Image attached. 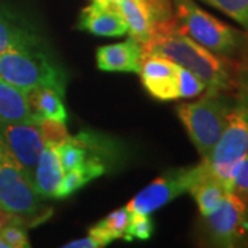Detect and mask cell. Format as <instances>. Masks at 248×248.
<instances>
[{
    "instance_id": "cell-1",
    "label": "cell",
    "mask_w": 248,
    "mask_h": 248,
    "mask_svg": "<svg viewBox=\"0 0 248 248\" xmlns=\"http://www.w3.org/2000/svg\"><path fill=\"white\" fill-rule=\"evenodd\" d=\"M159 55L190 71L207 86V89L228 91L234 87V61L211 53L184 33L175 24V18L156 27L151 40L142 46V57Z\"/></svg>"
},
{
    "instance_id": "cell-2",
    "label": "cell",
    "mask_w": 248,
    "mask_h": 248,
    "mask_svg": "<svg viewBox=\"0 0 248 248\" xmlns=\"http://www.w3.org/2000/svg\"><path fill=\"white\" fill-rule=\"evenodd\" d=\"M177 27L211 53L231 61L243 60L248 54V35L213 14L193 0H172Z\"/></svg>"
},
{
    "instance_id": "cell-3",
    "label": "cell",
    "mask_w": 248,
    "mask_h": 248,
    "mask_svg": "<svg viewBox=\"0 0 248 248\" xmlns=\"http://www.w3.org/2000/svg\"><path fill=\"white\" fill-rule=\"evenodd\" d=\"M234 99L225 91L205 89L204 94L193 102H182L177 107L178 117L186 128L199 155L205 159L223 131Z\"/></svg>"
},
{
    "instance_id": "cell-4",
    "label": "cell",
    "mask_w": 248,
    "mask_h": 248,
    "mask_svg": "<svg viewBox=\"0 0 248 248\" xmlns=\"http://www.w3.org/2000/svg\"><path fill=\"white\" fill-rule=\"evenodd\" d=\"M0 81L24 91L51 87L65 94L66 75L46 53V47L9 50L0 54Z\"/></svg>"
},
{
    "instance_id": "cell-5",
    "label": "cell",
    "mask_w": 248,
    "mask_h": 248,
    "mask_svg": "<svg viewBox=\"0 0 248 248\" xmlns=\"http://www.w3.org/2000/svg\"><path fill=\"white\" fill-rule=\"evenodd\" d=\"M248 152V102L239 98L228 116V122L217 143L205 157L215 177L232 192L234 170Z\"/></svg>"
},
{
    "instance_id": "cell-6",
    "label": "cell",
    "mask_w": 248,
    "mask_h": 248,
    "mask_svg": "<svg viewBox=\"0 0 248 248\" xmlns=\"http://www.w3.org/2000/svg\"><path fill=\"white\" fill-rule=\"evenodd\" d=\"M0 208L18 217H37L42 197L0 140Z\"/></svg>"
},
{
    "instance_id": "cell-7",
    "label": "cell",
    "mask_w": 248,
    "mask_h": 248,
    "mask_svg": "<svg viewBox=\"0 0 248 248\" xmlns=\"http://www.w3.org/2000/svg\"><path fill=\"white\" fill-rule=\"evenodd\" d=\"M207 163L203 159L200 164H196L186 169L171 170L167 174L156 178L149 185H146L138 195L131 199L127 204L130 213L151 214L170 202L182 196L195 184L205 171Z\"/></svg>"
},
{
    "instance_id": "cell-8",
    "label": "cell",
    "mask_w": 248,
    "mask_h": 248,
    "mask_svg": "<svg viewBox=\"0 0 248 248\" xmlns=\"http://www.w3.org/2000/svg\"><path fill=\"white\" fill-rule=\"evenodd\" d=\"M204 218V231L217 247H236L248 236V203L229 192L221 205Z\"/></svg>"
},
{
    "instance_id": "cell-9",
    "label": "cell",
    "mask_w": 248,
    "mask_h": 248,
    "mask_svg": "<svg viewBox=\"0 0 248 248\" xmlns=\"http://www.w3.org/2000/svg\"><path fill=\"white\" fill-rule=\"evenodd\" d=\"M0 140L33 184L36 164L45 148L39 123L0 124Z\"/></svg>"
},
{
    "instance_id": "cell-10",
    "label": "cell",
    "mask_w": 248,
    "mask_h": 248,
    "mask_svg": "<svg viewBox=\"0 0 248 248\" xmlns=\"http://www.w3.org/2000/svg\"><path fill=\"white\" fill-rule=\"evenodd\" d=\"M177 71V63L164 57H142L140 69L142 84L152 97L159 101L178 99Z\"/></svg>"
},
{
    "instance_id": "cell-11",
    "label": "cell",
    "mask_w": 248,
    "mask_h": 248,
    "mask_svg": "<svg viewBox=\"0 0 248 248\" xmlns=\"http://www.w3.org/2000/svg\"><path fill=\"white\" fill-rule=\"evenodd\" d=\"M39 47L46 45L36 28L19 13L0 3V54Z\"/></svg>"
},
{
    "instance_id": "cell-12",
    "label": "cell",
    "mask_w": 248,
    "mask_h": 248,
    "mask_svg": "<svg viewBox=\"0 0 248 248\" xmlns=\"http://www.w3.org/2000/svg\"><path fill=\"white\" fill-rule=\"evenodd\" d=\"M95 60L98 69L101 71L140 73L142 46L130 36L122 43L98 47Z\"/></svg>"
},
{
    "instance_id": "cell-13",
    "label": "cell",
    "mask_w": 248,
    "mask_h": 248,
    "mask_svg": "<svg viewBox=\"0 0 248 248\" xmlns=\"http://www.w3.org/2000/svg\"><path fill=\"white\" fill-rule=\"evenodd\" d=\"M78 28L95 36L116 37L128 33V27L116 7L93 1L80 13Z\"/></svg>"
},
{
    "instance_id": "cell-14",
    "label": "cell",
    "mask_w": 248,
    "mask_h": 248,
    "mask_svg": "<svg viewBox=\"0 0 248 248\" xmlns=\"http://www.w3.org/2000/svg\"><path fill=\"white\" fill-rule=\"evenodd\" d=\"M60 156L55 146L45 145L36 164L33 187L42 199H55L63 179Z\"/></svg>"
},
{
    "instance_id": "cell-15",
    "label": "cell",
    "mask_w": 248,
    "mask_h": 248,
    "mask_svg": "<svg viewBox=\"0 0 248 248\" xmlns=\"http://www.w3.org/2000/svg\"><path fill=\"white\" fill-rule=\"evenodd\" d=\"M39 123L28 102L27 91L0 81V124Z\"/></svg>"
},
{
    "instance_id": "cell-16",
    "label": "cell",
    "mask_w": 248,
    "mask_h": 248,
    "mask_svg": "<svg viewBox=\"0 0 248 248\" xmlns=\"http://www.w3.org/2000/svg\"><path fill=\"white\" fill-rule=\"evenodd\" d=\"M63 95L51 87H36L27 91L28 102L32 113L40 120H55L66 123L68 112L63 104Z\"/></svg>"
},
{
    "instance_id": "cell-17",
    "label": "cell",
    "mask_w": 248,
    "mask_h": 248,
    "mask_svg": "<svg viewBox=\"0 0 248 248\" xmlns=\"http://www.w3.org/2000/svg\"><path fill=\"white\" fill-rule=\"evenodd\" d=\"M189 193L195 199L200 214L203 217H207L221 205L223 199L229 193V190L214 175L207 164L203 175L192 185V187L189 189Z\"/></svg>"
},
{
    "instance_id": "cell-18",
    "label": "cell",
    "mask_w": 248,
    "mask_h": 248,
    "mask_svg": "<svg viewBox=\"0 0 248 248\" xmlns=\"http://www.w3.org/2000/svg\"><path fill=\"white\" fill-rule=\"evenodd\" d=\"M130 218H131V213L127 210V207L117 208L113 213L107 215L104 219L95 223L94 226H91L89 229V234L97 239L102 244V247L108 246L113 240H124Z\"/></svg>"
},
{
    "instance_id": "cell-19",
    "label": "cell",
    "mask_w": 248,
    "mask_h": 248,
    "mask_svg": "<svg viewBox=\"0 0 248 248\" xmlns=\"http://www.w3.org/2000/svg\"><path fill=\"white\" fill-rule=\"evenodd\" d=\"M105 172H108L104 167H98V166H91V164H83L78 169L71 170L68 172L63 174L61 187L57 193L55 199H66L72 196L75 192H78L84 185H87L93 179L102 177Z\"/></svg>"
},
{
    "instance_id": "cell-20",
    "label": "cell",
    "mask_w": 248,
    "mask_h": 248,
    "mask_svg": "<svg viewBox=\"0 0 248 248\" xmlns=\"http://www.w3.org/2000/svg\"><path fill=\"white\" fill-rule=\"evenodd\" d=\"M237 22L248 32V0H200Z\"/></svg>"
},
{
    "instance_id": "cell-21",
    "label": "cell",
    "mask_w": 248,
    "mask_h": 248,
    "mask_svg": "<svg viewBox=\"0 0 248 248\" xmlns=\"http://www.w3.org/2000/svg\"><path fill=\"white\" fill-rule=\"evenodd\" d=\"M177 89L178 99H189V98H195L204 93L207 86L192 72L178 65Z\"/></svg>"
},
{
    "instance_id": "cell-22",
    "label": "cell",
    "mask_w": 248,
    "mask_h": 248,
    "mask_svg": "<svg viewBox=\"0 0 248 248\" xmlns=\"http://www.w3.org/2000/svg\"><path fill=\"white\" fill-rule=\"evenodd\" d=\"M153 231H155V225L149 214L131 213L124 240L125 241H133L135 239L148 240L151 239Z\"/></svg>"
},
{
    "instance_id": "cell-23",
    "label": "cell",
    "mask_w": 248,
    "mask_h": 248,
    "mask_svg": "<svg viewBox=\"0 0 248 248\" xmlns=\"http://www.w3.org/2000/svg\"><path fill=\"white\" fill-rule=\"evenodd\" d=\"M39 127L42 131L43 142L45 145H51V146H58L65 141L69 140V133L66 130L65 123L55 122V120H40Z\"/></svg>"
},
{
    "instance_id": "cell-24",
    "label": "cell",
    "mask_w": 248,
    "mask_h": 248,
    "mask_svg": "<svg viewBox=\"0 0 248 248\" xmlns=\"http://www.w3.org/2000/svg\"><path fill=\"white\" fill-rule=\"evenodd\" d=\"M0 236L7 243L9 248L31 247L27 231L19 225V221L11 222L9 225L3 226L0 229Z\"/></svg>"
},
{
    "instance_id": "cell-25",
    "label": "cell",
    "mask_w": 248,
    "mask_h": 248,
    "mask_svg": "<svg viewBox=\"0 0 248 248\" xmlns=\"http://www.w3.org/2000/svg\"><path fill=\"white\" fill-rule=\"evenodd\" d=\"M232 192L248 203V152L234 170L232 179Z\"/></svg>"
},
{
    "instance_id": "cell-26",
    "label": "cell",
    "mask_w": 248,
    "mask_h": 248,
    "mask_svg": "<svg viewBox=\"0 0 248 248\" xmlns=\"http://www.w3.org/2000/svg\"><path fill=\"white\" fill-rule=\"evenodd\" d=\"M234 87L239 90L240 98L248 102V54L241 60L239 68L236 69V83Z\"/></svg>"
},
{
    "instance_id": "cell-27",
    "label": "cell",
    "mask_w": 248,
    "mask_h": 248,
    "mask_svg": "<svg viewBox=\"0 0 248 248\" xmlns=\"http://www.w3.org/2000/svg\"><path fill=\"white\" fill-rule=\"evenodd\" d=\"M63 248H101L102 244L98 241L97 239H94L93 236H87V237H81L78 240H72L69 243L63 244Z\"/></svg>"
},
{
    "instance_id": "cell-28",
    "label": "cell",
    "mask_w": 248,
    "mask_h": 248,
    "mask_svg": "<svg viewBox=\"0 0 248 248\" xmlns=\"http://www.w3.org/2000/svg\"><path fill=\"white\" fill-rule=\"evenodd\" d=\"M93 1H98V3H101V4H105V6H112V7H115L116 4H117L120 0H93Z\"/></svg>"
},
{
    "instance_id": "cell-29",
    "label": "cell",
    "mask_w": 248,
    "mask_h": 248,
    "mask_svg": "<svg viewBox=\"0 0 248 248\" xmlns=\"http://www.w3.org/2000/svg\"><path fill=\"white\" fill-rule=\"evenodd\" d=\"M0 248H9V246H7V243L3 240V237L0 236Z\"/></svg>"
}]
</instances>
